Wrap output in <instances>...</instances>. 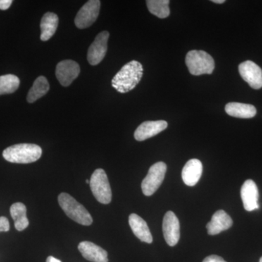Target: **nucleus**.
<instances>
[{
    "label": "nucleus",
    "instance_id": "nucleus-27",
    "mask_svg": "<svg viewBox=\"0 0 262 262\" xmlns=\"http://www.w3.org/2000/svg\"><path fill=\"white\" fill-rule=\"evenodd\" d=\"M46 262H61L59 259L53 257V256H48Z\"/></svg>",
    "mask_w": 262,
    "mask_h": 262
},
{
    "label": "nucleus",
    "instance_id": "nucleus-21",
    "mask_svg": "<svg viewBox=\"0 0 262 262\" xmlns=\"http://www.w3.org/2000/svg\"><path fill=\"white\" fill-rule=\"evenodd\" d=\"M50 89L49 82L46 77L43 76L37 77L34 81L32 87L29 90L27 95V101L29 103H34L39 98H42L47 94Z\"/></svg>",
    "mask_w": 262,
    "mask_h": 262
},
{
    "label": "nucleus",
    "instance_id": "nucleus-4",
    "mask_svg": "<svg viewBox=\"0 0 262 262\" xmlns=\"http://www.w3.org/2000/svg\"><path fill=\"white\" fill-rule=\"evenodd\" d=\"M186 65L191 75H211L215 68V62L211 56L203 51H191L186 56Z\"/></svg>",
    "mask_w": 262,
    "mask_h": 262
},
{
    "label": "nucleus",
    "instance_id": "nucleus-13",
    "mask_svg": "<svg viewBox=\"0 0 262 262\" xmlns=\"http://www.w3.org/2000/svg\"><path fill=\"white\" fill-rule=\"evenodd\" d=\"M241 198L245 209L253 211L258 209V190L256 183L251 179L246 181L241 187Z\"/></svg>",
    "mask_w": 262,
    "mask_h": 262
},
{
    "label": "nucleus",
    "instance_id": "nucleus-28",
    "mask_svg": "<svg viewBox=\"0 0 262 262\" xmlns=\"http://www.w3.org/2000/svg\"><path fill=\"white\" fill-rule=\"evenodd\" d=\"M213 3H216V4H223L225 3V0H213Z\"/></svg>",
    "mask_w": 262,
    "mask_h": 262
},
{
    "label": "nucleus",
    "instance_id": "nucleus-10",
    "mask_svg": "<svg viewBox=\"0 0 262 262\" xmlns=\"http://www.w3.org/2000/svg\"><path fill=\"white\" fill-rule=\"evenodd\" d=\"M164 237L168 246H175L180 239V223L179 219L172 211L165 213L163 222Z\"/></svg>",
    "mask_w": 262,
    "mask_h": 262
},
{
    "label": "nucleus",
    "instance_id": "nucleus-30",
    "mask_svg": "<svg viewBox=\"0 0 262 262\" xmlns=\"http://www.w3.org/2000/svg\"><path fill=\"white\" fill-rule=\"evenodd\" d=\"M259 262H262V256H261V258H260Z\"/></svg>",
    "mask_w": 262,
    "mask_h": 262
},
{
    "label": "nucleus",
    "instance_id": "nucleus-24",
    "mask_svg": "<svg viewBox=\"0 0 262 262\" xmlns=\"http://www.w3.org/2000/svg\"><path fill=\"white\" fill-rule=\"evenodd\" d=\"M9 230V221H8L6 217H0V232H8Z\"/></svg>",
    "mask_w": 262,
    "mask_h": 262
},
{
    "label": "nucleus",
    "instance_id": "nucleus-5",
    "mask_svg": "<svg viewBox=\"0 0 262 262\" xmlns=\"http://www.w3.org/2000/svg\"><path fill=\"white\" fill-rule=\"evenodd\" d=\"M90 187L96 199L102 204L112 201V190L106 172L101 168L96 169L91 176Z\"/></svg>",
    "mask_w": 262,
    "mask_h": 262
},
{
    "label": "nucleus",
    "instance_id": "nucleus-3",
    "mask_svg": "<svg viewBox=\"0 0 262 262\" xmlns=\"http://www.w3.org/2000/svg\"><path fill=\"white\" fill-rule=\"evenodd\" d=\"M58 203L66 214L77 223L84 226L92 225V216L85 208L75 198L67 193H61L58 196Z\"/></svg>",
    "mask_w": 262,
    "mask_h": 262
},
{
    "label": "nucleus",
    "instance_id": "nucleus-20",
    "mask_svg": "<svg viewBox=\"0 0 262 262\" xmlns=\"http://www.w3.org/2000/svg\"><path fill=\"white\" fill-rule=\"evenodd\" d=\"M10 215L14 220L15 229L18 231H23L29 225L27 216V207L22 203H15L10 207Z\"/></svg>",
    "mask_w": 262,
    "mask_h": 262
},
{
    "label": "nucleus",
    "instance_id": "nucleus-12",
    "mask_svg": "<svg viewBox=\"0 0 262 262\" xmlns=\"http://www.w3.org/2000/svg\"><path fill=\"white\" fill-rule=\"evenodd\" d=\"M168 127V122L165 120L146 121L141 123L134 133L136 140L143 141L158 135Z\"/></svg>",
    "mask_w": 262,
    "mask_h": 262
},
{
    "label": "nucleus",
    "instance_id": "nucleus-8",
    "mask_svg": "<svg viewBox=\"0 0 262 262\" xmlns=\"http://www.w3.org/2000/svg\"><path fill=\"white\" fill-rule=\"evenodd\" d=\"M110 33L107 31H103L95 38V40L91 45L88 51V61L92 66L98 65L102 61L106 51H107V43Z\"/></svg>",
    "mask_w": 262,
    "mask_h": 262
},
{
    "label": "nucleus",
    "instance_id": "nucleus-26",
    "mask_svg": "<svg viewBox=\"0 0 262 262\" xmlns=\"http://www.w3.org/2000/svg\"><path fill=\"white\" fill-rule=\"evenodd\" d=\"M12 3V0H0V10H8L11 6Z\"/></svg>",
    "mask_w": 262,
    "mask_h": 262
},
{
    "label": "nucleus",
    "instance_id": "nucleus-2",
    "mask_svg": "<svg viewBox=\"0 0 262 262\" xmlns=\"http://www.w3.org/2000/svg\"><path fill=\"white\" fill-rule=\"evenodd\" d=\"M40 146L34 144H19L3 151V158L13 163L27 164L37 161L42 156Z\"/></svg>",
    "mask_w": 262,
    "mask_h": 262
},
{
    "label": "nucleus",
    "instance_id": "nucleus-17",
    "mask_svg": "<svg viewBox=\"0 0 262 262\" xmlns=\"http://www.w3.org/2000/svg\"><path fill=\"white\" fill-rule=\"evenodd\" d=\"M129 225L133 232L142 242L151 244L152 235L147 224L141 217L136 213H131L129 216Z\"/></svg>",
    "mask_w": 262,
    "mask_h": 262
},
{
    "label": "nucleus",
    "instance_id": "nucleus-9",
    "mask_svg": "<svg viewBox=\"0 0 262 262\" xmlns=\"http://www.w3.org/2000/svg\"><path fill=\"white\" fill-rule=\"evenodd\" d=\"M80 73V65L72 60H65L57 64L56 76L63 87L70 86L77 78Z\"/></svg>",
    "mask_w": 262,
    "mask_h": 262
},
{
    "label": "nucleus",
    "instance_id": "nucleus-15",
    "mask_svg": "<svg viewBox=\"0 0 262 262\" xmlns=\"http://www.w3.org/2000/svg\"><path fill=\"white\" fill-rule=\"evenodd\" d=\"M78 249L85 259L93 262H108V253L102 248L89 241L81 242Z\"/></svg>",
    "mask_w": 262,
    "mask_h": 262
},
{
    "label": "nucleus",
    "instance_id": "nucleus-22",
    "mask_svg": "<svg viewBox=\"0 0 262 262\" xmlns=\"http://www.w3.org/2000/svg\"><path fill=\"white\" fill-rule=\"evenodd\" d=\"M168 0H147L146 5L151 14L160 18H165L170 15Z\"/></svg>",
    "mask_w": 262,
    "mask_h": 262
},
{
    "label": "nucleus",
    "instance_id": "nucleus-25",
    "mask_svg": "<svg viewBox=\"0 0 262 262\" xmlns=\"http://www.w3.org/2000/svg\"><path fill=\"white\" fill-rule=\"evenodd\" d=\"M203 262H227L221 256H216V255H211L208 256L203 260Z\"/></svg>",
    "mask_w": 262,
    "mask_h": 262
},
{
    "label": "nucleus",
    "instance_id": "nucleus-18",
    "mask_svg": "<svg viewBox=\"0 0 262 262\" xmlns=\"http://www.w3.org/2000/svg\"><path fill=\"white\" fill-rule=\"evenodd\" d=\"M225 111L229 116L237 118L250 119L256 115V108L254 106L247 103L231 102L225 106Z\"/></svg>",
    "mask_w": 262,
    "mask_h": 262
},
{
    "label": "nucleus",
    "instance_id": "nucleus-6",
    "mask_svg": "<svg viewBox=\"0 0 262 262\" xmlns=\"http://www.w3.org/2000/svg\"><path fill=\"white\" fill-rule=\"evenodd\" d=\"M166 170V164L163 162H158L150 167L147 175L141 183V189L144 195H152L159 189L165 178Z\"/></svg>",
    "mask_w": 262,
    "mask_h": 262
},
{
    "label": "nucleus",
    "instance_id": "nucleus-1",
    "mask_svg": "<svg viewBox=\"0 0 262 262\" xmlns=\"http://www.w3.org/2000/svg\"><path fill=\"white\" fill-rule=\"evenodd\" d=\"M142 65L137 61H131L122 67L112 80L114 89L121 94L132 91L142 78Z\"/></svg>",
    "mask_w": 262,
    "mask_h": 262
},
{
    "label": "nucleus",
    "instance_id": "nucleus-23",
    "mask_svg": "<svg viewBox=\"0 0 262 262\" xmlns=\"http://www.w3.org/2000/svg\"><path fill=\"white\" fill-rule=\"evenodd\" d=\"M20 85V80L14 75L0 76V96L10 94L16 91Z\"/></svg>",
    "mask_w": 262,
    "mask_h": 262
},
{
    "label": "nucleus",
    "instance_id": "nucleus-29",
    "mask_svg": "<svg viewBox=\"0 0 262 262\" xmlns=\"http://www.w3.org/2000/svg\"><path fill=\"white\" fill-rule=\"evenodd\" d=\"M85 182L87 183V184H90V180H86Z\"/></svg>",
    "mask_w": 262,
    "mask_h": 262
},
{
    "label": "nucleus",
    "instance_id": "nucleus-16",
    "mask_svg": "<svg viewBox=\"0 0 262 262\" xmlns=\"http://www.w3.org/2000/svg\"><path fill=\"white\" fill-rule=\"evenodd\" d=\"M203 173V164L199 160H189L184 165L182 177L186 185L193 187L199 182Z\"/></svg>",
    "mask_w": 262,
    "mask_h": 262
},
{
    "label": "nucleus",
    "instance_id": "nucleus-14",
    "mask_svg": "<svg viewBox=\"0 0 262 262\" xmlns=\"http://www.w3.org/2000/svg\"><path fill=\"white\" fill-rule=\"evenodd\" d=\"M233 225L232 218L223 210L215 212L211 222L207 224L206 228L210 235H215L227 230Z\"/></svg>",
    "mask_w": 262,
    "mask_h": 262
},
{
    "label": "nucleus",
    "instance_id": "nucleus-7",
    "mask_svg": "<svg viewBox=\"0 0 262 262\" xmlns=\"http://www.w3.org/2000/svg\"><path fill=\"white\" fill-rule=\"evenodd\" d=\"M101 2L90 0L79 10L75 19L76 27L78 29L88 28L93 25L99 15Z\"/></svg>",
    "mask_w": 262,
    "mask_h": 262
},
{
    "label": "nucleus",
    "instance_id": "nucleus-19",
    "mask_svg": "<svg viewBox=\"0 0 262 262\" xmlns=\"http://www.w3.org/2000/svg\"><path fill=\"white\" fill-rule=\"evenodd\" d=\"M58 26V15L53 13H46L41 20L40 39L42 41H48L56 33Z\"/></svg>",
    "mask_w": 262,
    "mask_h": 262
},
{
    "label": "nucleus",
    "instance_id": "nucleus-11",
    "mask_svg": "<svg viewBox=\"0 0 262 262\" xmlns=\"http://www.w3.org/2000/svg\"><path fill=\"white\" fill-rule=\"evenodd\" d=\"M239 75L250 87L258 90L262 88V70L251 61L243 62L238 67Z\"/></svg>",
    "mask_w": 262,
    "mask_h": 262
}]
</instances>
